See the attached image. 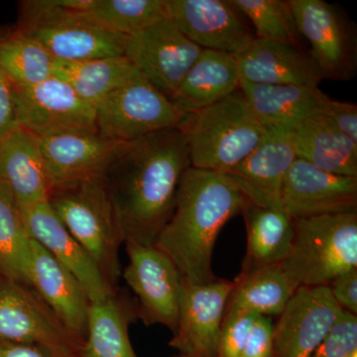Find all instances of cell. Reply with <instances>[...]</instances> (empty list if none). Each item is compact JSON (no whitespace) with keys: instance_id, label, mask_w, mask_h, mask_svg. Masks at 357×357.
<instances>
[{"instance_id":"cell-16","label":"cell","mask_w":357,"mask_h":357,"mask_svg":"<svg viewBox=\"0 0 357 357\" xmlns=\"http://www.w3.org/2000/svg\"><path fill=\"white\" fill-rule=\"evenodd\" d=\"M296 159L294 130L267 128L255 151L225 175L248 203L283 210L284 183Z\"/></svg>"},{"instance_id":"cell-3","label":"cell","mask_w":357,"mask_h":357,"mask_svg":"<svg viewBox=\"0 0 357 357\" xmlns=\"http://www.w3.org/2000/svg\"><path fill=\"white\" fill-rule=\"evenodd\" d=\"M91 0L21 2L16 32L38 42L59 62H83L124 56L126 38L86 13Z\"/></svg>"},{"instance_id":"cell-12","label":"cell","mask_w":357,"mask_h":357,"mask_svg":"<svg viewBox=\"0 0 357 357\" xmlns=\"http://www.w3.org/2000/svg\"><path fill=\"white\" fill-rule=\"evenodd\" d=\"M14 93L18 126L38 138L96 129L95 107L57 77L30 86H14Z\"/></svg>"},{"instance_id":"cell-4","label":"cell","mask_w":357,"mask_h":357,"mask_svg":"<svg viewBox=\"0 0 357 357\" xmlns=\"http://www.w3.org/2000/svg\"><path fill=\"white\" fill-rule=\"evenodd\" d=\"M182 129L191 167L223 174L252 153L267 133L241 89L215 105L188 114Z\"/></svg>"},{"instance_id":"cell-31","label":"cell","mask_w":357,"mask_h":357,"mask_svg":"<svg viewBox=\"0 0 357 357\" xmlns=\"http://www.w3.org/2000/svg\"><path fill=\"white\" fill-rule=\"evenodd\" d=\"M55 60L34 39L14 32L0 39V70L15 86H30L53 76Z\"/></svg>"},{"instance_id":"cell-28","label":"cell","mask_w":357,"mask_h":357,"mask_svg":"<svg viewBox=\"0 0 357 357\" xmlns=\"http://www.w3.org/2000/svg\"><path fill=\"white\" fill-rule=\"evenodd\" d=\"M140 75L139 70L126 56L83 62L55 61L53 67V76L66 82L93 107L115 89Z\"/></svg>"},{"instance_id":"cell-36","label":"cell","mask_w":357,"mask_h":357,"mask_svg":"<svg viewBox=\"0 0 357 357\" xmlns=\"http://www.w3.org/2000/svg\"><path fill=\"white\" fill-rule=\"evenodd\" d=\"M321 115L340 132L357 143V105L328 98Z\"/></svg>"},{"instance_id":"cell-7","label":"cell","mask_w":357,"mask_h":357,"mask_svg":"<svg viewBox=\"0 0 357 357\" xmlns=\"http://www.w3.org/2000/svg\"><path fill=\"white\" fill-rule=\"evenodd\" d=\"M95 109L98 132L126 143L166 129L183 128L187 119L142 75L105 96Z\"/></svg>"},{"instance_id":"cell-26","label":"cell","mask_w":357,"mask_h":357,"mask_svg":"<svg viewBox=\"0 0 357 357\" xmlns=\"http://www.w3.org/2000/svg\"><path fill=\"white\" fill-rule=\"evenodd\" d=\"M294 141L298 159L328 173L357 178V143L324 115L312 116L298 126Z\"/></svg>"},{"instance_id":"cell-30","label":"cell","mask_w":357,"mask_h":357,"mask_svg":"<svg viewBox=\"0 0 357 357\" xmlns=\"http://www.w3.org/2000/svg\"><path fill=\"white\" fill-rule=\"evenodd\" d=\"M31 241L13 192L0 180V274L28 287Z\"/></svg>"},{"instance_id":"cell-41","label":"cell","mask_w":357,"mask_h":357,"mask_svg":"<svg viewBox=\"0 0 357 357\" xmlns=\"http://www.w3.org/2000/svg\"><path fill=\"white\" fill-rule=\"evenodd\" d=\"M349 357H357V351L354 352V354H352Z\"/></svg>"},{"instance_id":"cell-22","label":"cell","mask_w":357,"mask_h":357,"mask_svg":"<svg viewBox=\"0 0 357 357\" xmlns=\"http://www.w3.org/2000/svg\"><path fill=\"white\" fill-rule=\"evenodd\" d=\"M0 180L18 206L48 201L52 185L36 135L17 128L0 142Z\"/></svg>"},{"instance_id":"cell-13","label":"cell","mask_w":357,"mask_h":357,"mask_svg":"<svg viewBox=\"0 0 357 357\" xmlns=\"http://www.w3.org/2000/svg\"><path fill=\"white\" fill-rule=\"evenodd\" d=\"M326 286L299 287L273 326V357H311L340 319Z\"/></svg>"},{"instance_id":"cell-24","label":"cell","mask_w":357,"mask_h":357,"mask_svg":"<svg viewBox=\"0 0 357 357\" xmlns=\"http://www.w3.org/2000/svg\"><path fill=\"white\" fill-rule=\"evenodd\" d=\"M241 83L234 55L202 50L170 100L183 114H191L236 93Z\"/></svg>"},{"instance_id":"cell-20","label":"cell","mask_w":357,"mask_h":357,"mask_svg":"<svg viewBox=\"0 0 357 357\" xmlns=\"http://www.w3.org/2000/svg\"><path fill=\"white\" fill-rule=\"evenodd\" d=\"M31 251L29 286L81 347L88 330V296L76 277L33 239Z\"/></svg>"},{"instance_id":"cell-14","label":"cell","mask_w":357,"mask_h":357,"mask_svg":"<svg viewBox=\"0 0 357 357\" xmlns=\"http://www.w3.org/2000/svg\"><path fill=\"white\" fill-rule=\"evenodd\" d=\"M234 281L183 282L178 318L170 345L183 357H217L218 337Z\"/></svg>"},{"instance_id":"cell-18","label":"cell","mask_w":357,"mask_h":357,"mask_svg":"<svg viewBox=\"0 0 357 357\" xmlns=\"http://www.w3.org/2000/svg\"><path fill=\"white\" fill-rule=\"evenodd\" d=\"M282 206L293 220L357 211V178L335 175L296 159L282 192Z\"/></svg>"},{"instance_id":"cell-33","label":"cell","mask_w":357,"mask_h":357,"mask_svg":"<svg viewBox=\"0 0 357 357\" xmlns=\"http://www.w3.org/2000/svg\"><path fill=\"white\" fill-rule=\"evenodd\" d=\"M252 22L257 39L301 46V35L288 1L227 0Z\"/></svg>"},{"instance_id":"cell-40","label":"cell","mask_w":357,"mask_h":357,"mask_svg":"<svg viewBox=\"0 0 357 357\" xmlns=\"http://www.w3.org/2000/svg\"><path fill=\"white\" fill-rule=\"evenodd\" d=\"M0 357H62L41 345L0 342Z\"/></svg>"},{"instance_id":"cell-17","label":"cell","mask_w":357,"mask_h":357,"mask_svg":"<svg viewBox=\"0 0 357 357\" xmlns=\"http://www.w3.org/2000/svg\"><path fill=\"white\" fill-rule=\"evenodd\" d=\"M39 140L52 190L102 178L126 144L105 137L98 129L70 131Z\"/></svg>"},{"instance_id":"cell-21","label":"cell","mask_w":357,"mask_h":357,"mask_svg":"<svg viewBox=\"0 0 357 357\" xmlns=\"http://www.w3.org/2000/svg\"><path fill=\"white\" fill-rule=\"evenodd\" d=\"M234 57L245 83L318 86L324 79L311 54L302 46L256 38Z\"/></svg>"},{"instance_id":"cell-19","label":"cell","mask_w":357,"mask_h":357,"mask_svg":"<svg viewBox=\"0 0 357 357\" xmlns=\"http://www.w3.org/2000/svg\"><path fill=\"white\" fill-rule=\"evenodd\" d=\"M18 208L30 237L76 277L89 302H102L114 296L98 265L68 231L48 201Z\"/></svg>"},{"instance_id":"cell-11","label":"cell","mask_w":357,"mask_h":357,"mask_svg":"<svg viewBox=\"0 0 357 357\" xmlns=\"http://www.w3.org/2000/svg\"><path fill=\"white\" fill-rule=\"evenodd\" d=\"M0 342L41 345L62 357L79 349L37 294L4 277L0 280Z\"/></svg>"},{"instance_id":"cell-37","label":"cell","mask_w":357,"mask_h":357,"mask_svg":"<svg viewBox=\"0 0 357 357\" xmlns=\"http://www.w3.org/2000/svg\"><path fill=\"white\" fill-rule=\"evenodd\" d=\"M273 326L270 317H258L241 357H273Z\"/></svg>"},{"instance_id":"cell-23","label":"cell","mask_w":357,"mask_h":357,"mask_svg":"<svg viewBox=\"0 0 357 357\" xmlns=\"http://www.w3.org/2000/svg\"><path fill=\"white\" fill-rule=\"evenodd\" d=\"M241 91L265 128L295 130L303 122L321 114L328 96L319 86H267L241 82Z\"/></svg>"},{"instance_id":"cell-27","label":"cell","mask_w":357,"mask_h":357,"mask_svg":"<svg viewBox=\"0 0 357 357\" xmlns=\"http://www.w3.org/2000/svg\"><path fill=\"white\" fill-rule=\"evenodd\" d=\"M299 287L280 264L241 274L234 281L225 316L237 312H255L259 316H279Z\"/></svg>"},{"instance_id":"cell-25","label":"cell","mask_w":357,"mask_h":357,"mask_svg":"<svg viewBox=\"0 0 357 357\" xmlns=\"http://www.w3.org/2000/svg\"><path fill=\"white\" fill-rule=\"evenodd\" d=\"M248 248L241 274L280 264L287 257L295 234V220L283 210L246 203L241 211Z\"/></svg>"},{"instance_id":"cell-2","label":"cell","mask_w":357,"mask_h":357,"mask_svg":"<svg viewBox=\"0 0 357 357\" xmlns=\"http://www.w3.org/2000/svg\"><path fill=\"white\" fill-rule=\"evenodd\" d=\"M246 203L225 174L192 167L185 170L172 215L154 244L172 260L184 283L215 279L211 261L218 234Z\"/></svg>"},{"instance_id":"cell-32","label":"cell","mask_w":357,"mask_h":357,"mask_svg":"<svg viewBox=\"0 0 357 357\" xmlns=\"http://www.w3.org/2000/svg\"><path fill=\"white\" fill-rule=\"evenodd\" d=\"M84 11L103 27L126 37L167 17L165 0H91Z\"/></svg>"},{"instance_id":"cell-42","label":"cell","mask_w":357,"mask_h":357,"mask_svg":"<svg viewBox=\"0 0 357 357\" xmlns=\"http://www.w3.org/2000/svg\"><path fill=\"white\" fill-rule=\"evenodd\" d=\"M65 357H77L76 354H70V356H65Z\"/></svg>"},{"instance_id":"cell-38","label":"cell","mask_w":357,"mask_h":357,"mask_svg":"<svg viewBox=\"0 0 357 357\" xmlns=\"http://www.w3.org/2000/svg\"><path fill=\"white\" fill-rule=\"evenodd\" d=\"M17 128L14 86L0 70V142Z\"/></svg>"},{"instance_id":"cell-29","label":"cell","mask_w":357,"mask_h":357,"mask_svg":"<svg viewBox=\"0 0 357 357\" xmlns=\"http://www.w3.org/2000/svg\"><path fill=\"white\" fill-rule=\"evenodd\" d=\"M77 357H137L128 335V316L114 296L91 303L86 340Z\"/></svg>"},{"instance_id":"cell-34","label":"cell","mask_w":357,"mask_h":357,"mask_svg":"<svg viewBox=\"0 0 357 357\" xmlns=\"http://www.w3.org/2000/svg\"><path fill=\"white\" fill-rule=\"evenodd\" d=\"M255 312H237L223 318L217 357H241L256 319Z\"/></svg>"},{"instance_id":"cell-9","label":"cell","mask_w":357,"mask_h":357,"mask_svg":"<svg viewBox=\"0 0 357 357\" xmlns=\"http://www.w3.org/2000/svg\"><path fill=\"white\" fill-rule=\"evenodd\" d=\"M202 50L165 17L128 36L124 56L150 84L171 98Z\"/></svg>"},{"instance_id":"cell-10","label":"cell","mask_w":357,"mask_h":357,"mask_svg":"<svg viewBox=\"0 0 357 357\" xmlns=\"http://www.w3.org/2000/svg\"><path fill=\"white\" fill-rule=\"evenodd\" d=\"M126 283L139 301V314L147 325L160 324L175 332L183 280L172 260L155 245L128 241Z\"/></svg>"},{"instance_id":"cell-5","label":"cell","mask_w":357,"mask_h":357,"mask_svg":"<svg viewBox=\"0 0 357 357\" xmlns=\"http://www.w3.org/2000/svg\"><path fill=\"white\" fill-rule=\"evenodd\" d=\"M294 220L292 246L281 265L297 287L328 286L357 269V211Z\"/></svg>"},{"instance_id":"cell-39","label":"cell","mask_w":357,"mask_h":357,"mask_svg":"<svg viewBox=\"0 0 357 357\" xmlns=\"http://www.w3.org/2000/svg\"><path fill=\"white\" fill-rule=\"evenodd\" d=\"M326 287L338 306L357 316V269L340 275Z\"/></svg>"},{"instance_id":"cell-15","label":"cell","mask_w":357,"mask_h":357,"mask_svg":"<svg viewBox=\"0 0 357 357\" xmlns=\"http://www.w3.org/2000/svg\"><path fill=\"white\" fill-rule=\"evenodd\" d=\"M167 17L203 50L237 55L256 36L225 0H165Z\"/></svg>"},{"instance_id":"cell-35","label":"cell","mask_w":357,"mask_h":357,"mask_svg":"<svg viewBox=\"0 0 357 357\" xmlns=\"http://www.w3.org/2000/svg\"><path fill=\"white\" fill-rule=\"evenodd\" d=\"M357 351V316L342 312L311 357H349Z\"/></svg>"},{"instance_id":"cell-1","label":"cell","mask_w":357,"mask_h":357,"mask_svg":"<svg viewBox=\"0 0 357 357\" xmlns=\"http://www.w3.org/2000/svg\"><path fill=\"white\" fill-rule=\"evenodd\" d=\"M191 167L182 128L126 142L102 176L124 243L154 245L172 215L181 178Z\"/></svg>"},{"instance_id":"cell-8","label":"cell","mask_w":357,"mask_h":357,"mask_svg":"<svg viewBox=\"0 0 357 357\" xmlns=\"http://www.w3.org/2000/svg\"><path fill=\"white\" fill-rule=\"evenodd\" d=\"M301 37L323 79L347 81L356 72V41L351 26L325 0H289Z\"/></svg>"},{"instance_id":"cell-6","label":"cell","mask_w":357,"mask_h":357,"mask_svg":"<svg viewBox=\"0 0 357 357\" xmlns=\"http://www.w3.org/2000/svg\"><path fill=\"white\" fill-rule=\"evenodd\" d=\"M48 202L112 287L121 275L119 249L124 241L102 178L56 188Z\"/></svg>"}]
</instances>
